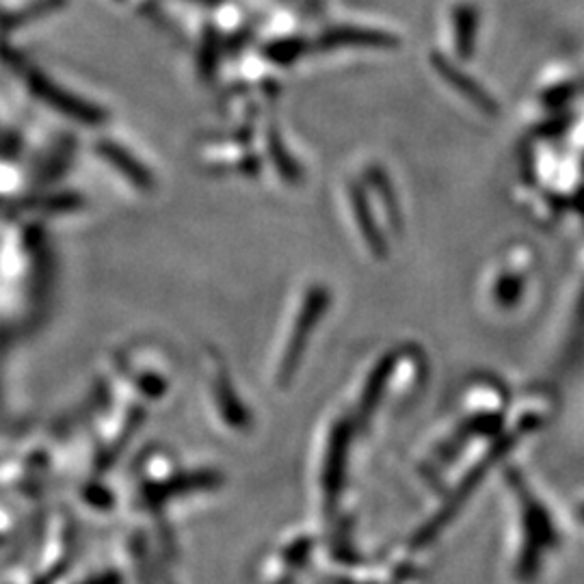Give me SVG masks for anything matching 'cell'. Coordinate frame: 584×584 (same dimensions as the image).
I'll return each instance as SVG.
<instances>
[{
  "instance_id": "cell-1",
  "label": "cell",
  "mask_w": 584,
  "mask_h": 584,
  "mask_svg": "<svg viewBox=\"0 0 584 584\" xmlns=\"http://www.w3.org/2000/svg\"><path fill=\"white\" fill-rule=\"evenodd\" d=\"M398 48L401 39L394 33L364 29V26H334V29L323 31L318 37V50H334V48Z\"/></svg>"
},
{
  "instance_id": "cell-2",
  "label": "cell",
  "mask_w": 584,
  "mask_h": 584,
  "mask_svg": "<svg viewBox=\"0 0 584 584\" xmlns=\"http://www.w3.org/2000/svg\"><path fill=\"white\" fill-rule=\"evenodd\" d=\"M431 65L435 68V72L440 74L444 81L457 91V94H461L470 104H474L481 113H485V115H496L498 113L496 100L491 98L487 91L474 81L472 76H468L466 72H461L453 61H448L444 55H440V52H433Z\"/></svg>"
},
{
  "instance_id": "cell-3",
  "label": "cell",
  "mask_w": 584,
  "mask_h": 584,
  "mask_svg": "<svg viewBox=\"0 0 584 584\" xmlns=\"http://www.w3.org/2000/svg\"><path fill=\"white\" fill-rule=\"evenodd\" d=\"M98 152L109 161L117 171H122V174L132 182L137 184L139 189H152L154 187V178L148 169H145L135 156L130 152H126L122 145H117L113 141H102L98 145Z\"/></svg>"
},
{
  "instance_id": "cell-4",
  "label": "cell",
  "mask_w": 584,
  "mask_h": 584,
  "mask_svg": "<svg viewBox=\"0 0 584 584\" xmlns=\"http://www.w3.org/2000/svg\"><path fill=\"white\" fill-rule=\"evenodd\" d=\"M455 22V44L461 59H470L474 55L476 31H479V11L472 5H459L453 11Z\"/></svg>"
},
{
  "instance_id": "cell-5",
  "label": "cell",
  "mask_w": 584,
  "mask_h": 584,
  "mask_svg": "<svg viewBox=\"0 0 584 584\" xmlns=\"http://www.w3.org/2000/svg\"><path fill=\"white\" fill-rule=\"evenodd\" d=\"M267 148H269V156L275 165V169L280 171V176L290 182V184H297L303 180V169L301 165H297L295 158L288 152L284 137L277 132L275 128H269L267 132Z\"/></svg>"
},
{
  "instance_id": "cell-6",
  "label": "cell",
  "mask_w": 584,
  "mask_h": 584,
  "mask_svg": "<svg viewBox=\"0 0 584 584\" xmlns=\"http://www.w3.org/2000/svg\"><path fill=\"white\" fill-rule=\"evenodd\" d=\"M310 52V44L301 37H286L275 39L269 46H264L262 55L275 65H292L303 59Z\"/></svg>"
},
{
  "instance_id": "cell-7",
  "label": "cell",
  "mask_w": 584,
  "mask_h": 584,
  "mask_svg": "<svg viewBox=\"0 0 584 584\" xmlns=\"http://www.w3.org/2000/svg\"><path fill=\"white\" fill-rule=\"evenodd\" d=\"M351 202H353V208H355L357 223H360V228H362L364 236L368 238V243L379 249L381 247V236H379V232L375 228L373 215H370L368 197L360 187H357V184H353V187H351Z\"/></svg>"
},
{
  "instance_id": "cell-8",
  "label": "cell",
  "mask_w": 584,
  "mask_h": 584,
  "mask_svg": "<svg viewBox=\"0 0 584 584\" xmlns=\"http://www.w3.org/2000/svg\"><path fill=\"white\" fill-rule=\"evenodd\" d=\"M219 35L215 29H206L204 37H202V46H199V57H197V65H199V74H202L204 81L215 76L217 70V61H219Z\"/></svg>"
},
{
  "instance_id": "cell-9",
  "label": "cell",
  "mask_w": 584,
  "mask_h": 584,
  "mask_svg": "<svg viewBox=\"0 0 584 584\" xmlns=\"http://www.w3.org/2000/svg\"><path fill=\"white\" fill-rule=\"evenodd\" d=\"M366 176L370 180V184H373V189L377 191V195L381 197V202L383 206L388 208V215L392 217L394 223H398V208H396V199H394V193H392V184L386 176V171H383L381 167H370L366 171Z\"/></svg>"
},
{
  "instance_id": "cell-10",
  "label": "cell",
  "mask_w": 584,
  "mask_h": 584,
  "mask_svg": "<svg viewBox=\"0 0 584 584\" xmlns=\"http://www.w3.org/2000/svg\"><path fill=\"white\" fill-rule=\"evenodd\" d=\"M193 3H199V5H206V7H221L225 0H193Z\"/></svg>"
}]
</instances>
